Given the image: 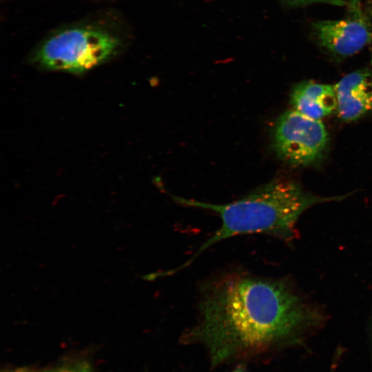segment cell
Segmentation results:
<instances>
[{
    "label": "cell",
    "mask_w": 372,
    "mask_h": 372,
    "mask_svg": "<svg viewBox=\"0 0 372 372\" xmlns=\"http://www.w3.org/2000/svg\"><path fill=\"white\" fill-rule=\"evenodd\" d=\"M196 309L186 337L203 342L215 362L287 338L317 316L287 280L237 268L203 281Z\"/></svg>",
    "instance_id": "1"
},
{
    "label": "cell",
    "mask_w": 372,
    "mask_h": 372,
    "mask_svg": "<svg viewBox=\"0 0 372 372\" xmlns=\"http://www.w3.org/2000/svg\"><path fill=\"white\" fill-rule=\"evenodd\" d=\"M357 4H358V0H351L352 8H354L355 10L358 9L357 7Z\"/></svg>",
    "instance_id": "11"
},
{
    "label": "cell",
    "mask_w": 372,
    "mask_h": 372,
    "mask_svg": "<svg viewBox=\"0 0 372 372\" xmlns=\"http://www.w3.org/2000/svg\"><path fill=\"white\" fill-rule=\"evenodd\" d=\"M313 29L320 45L341 57L358 53L372 41L371 23L358 9L344 19L315 22Z\"/></svg>",
    "instance_id": "5"
},
{
    "label": "cell",
    "mask_w": 372,
    "mask_h": 372,
    "mask_svg": "<svg viewBox=\"0 0 372 372\" xmlns=\"http://www.w3.org/2000/svg\"><path fill=\"white\" fill-rule=\"evenodd\" d=\"M291 103L299 113L320 120L337 110L334 85L313 81L298 83L291 92Z\"/></svg>",
    "instance_id": "7"
},
{
    "label": "cell",
    "mask_w": 372,
    "mask_h": 372,
    "mask_svg": "<svg viewBox=\"0 0 372 372\" xmlns=\"http://www.w3.org/2000/svg\"><path fill=\"white\" fill-rule=\"evenodd\" d=\"M171 198L183 205L214 211L221 223L186 261L165 271V276L183 270L211 246L234 236L262 234L291 242L297 237L298 220L306 210L319 203L342 198L314 195L298 183L283 178L274 179L229 203L213 204L173 195Z\"/></svg>",
    "instance_id": "2"
},
{
    "label": "cell",
    "mask_w": 372,
    "mask_h": 372,
    "mask_svg": "<svg viewBox=\"0 0 372 372\" xmlns=\"http://www.w3.org/2000/svg\"><path fill=\"white\" fill-rule=\"evenodd\" d=\"M4 372H37L27 368H17L14 369H11L8 371H5Z\"/></svg>",
    "instance_id": "10"
},
{
    "label": "cell",
    "mask_w": 372,
    "mask_h": 372,
    "mask_svg": "<svg viewBox=\"0 0 372 372\" xmlns=\"http://www.w3.org/2000/svg\"><path fill=\"white\" fill-rule=\"evenodd\" d=\"M292 6H304L315 3H323L336 6H344L347 4L344 0H285Z\"/></svg>",
    "instance_id": "9"
},
{
    "label": "cell",
    "mask_w": 372,
    "mask_h": 372,
    "mask_svg": "<svg viewBox=\"0 0 372 372\" xmlns=\"http://www.w3.org/2000/svg\"><path fill=\"white\" fill-rule=\"evenodd\" d=\"M371 63H372V60H371Z\"/></svg>",
    "instance_id": "13"
},
{
    "label": "cell",
    "mask_w": 372,
    "mask_h": 372,
    "mask_svg": "<svg viewBox=\"0 0 372 372\" xmlns=\"http://www.w3.org/2000/svg\"><path fill=\"white\" fill-rule=\"evenodd\" d=\"M337 111L344 121H355L372 110V73L361 70L348 74L334 85Z\"/></svg>",
    "instance_id": "6"
},
{
    "label": "cell",
    "mask_w": 372,
    "mask_h": 372,
    "mask_svg": "<svg viewBox=\"0 0 372 372\" xmlns=\"http://www.w3.org/2000/svg\"><path fill=\"white\" fill-rule=\"evenodd\" d=\"M37 372H94V371L87 362L82 360L67 363Z\"/></svg>",
    "instance_id": "8"
},
{
    "label": "cell",
    "mask_w": 372,
    "mask_h": 372,
    "mask_svg": "<svg viewBox=\"0 0 372 372\" xmlns=\"http://www.w3.org/2000/svg\"><path fill=\"white\" fill-rule=\"evenodd\" d=\"M234 372H244V371L242 369H238L236 371H234Z\"/></svg>",
    "instance_id": "12"
},
{
    "label": "cell",
    "mask_w": 372,
    "mask_h": 372,
    "mask_svg": "<svg viewBox=\"0 0 372 372\" xmlns=\"http://www.w3.org/2000/svg\"><path fill=\"white\" fill-rule=\"evenodd\" d=\"M118 34L97 25L61 29L43 41L33 61L44 68L83 73L107 61L121 49Z\"/></svg>",
    "instance_id": "3"
},
{
    "label": "cell",
    "mask_w": 372,
    "mask_h": 372,
    "mask_svg": "<svg viewBox=\"0 0 372 372\" xmlns=\"http://www.w3.org/2000/svg\"><path fill=\"white\" fill-rule=\"evenodd\" d=\"M328 143V133L320 120L295 110L284 112L274 125V149L280 158L292 165H309L318 161Z\"/></svg>",
    "instance_id": "4"
}]
</instances>
